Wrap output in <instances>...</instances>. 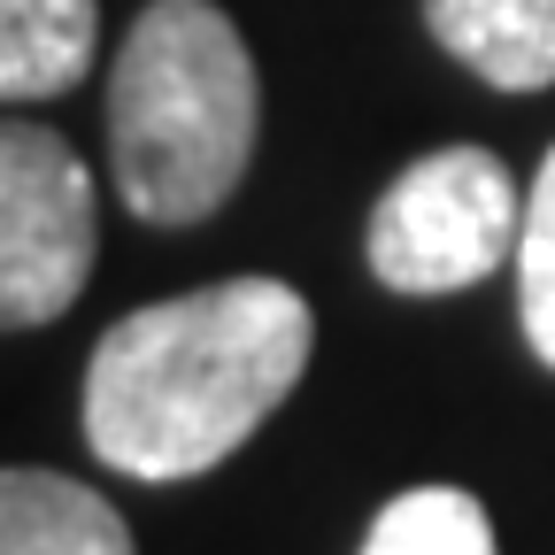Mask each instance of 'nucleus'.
<instances>
[{
	"label": "nucleus",
	"instance_id": "f03ea898",
	"mask_svg": "<svg viewBox=\"0 0 555 555\" xmlns=\"http://www.w3.org/2000/svg\"><path fill=\"white\" fill-rule=\"evenodd\" d=\"M262 86L217 0H147L108 69V170L131 217L201 224L240 193Z\"/></svg>",
	"mask_w": 555,
	"mask_h": 555
},
{
	"label": "nucleus",
	"instance_id": "1a4fd4ad",
	"mask_svg": "<svg viewBox=\"0 0 555 555\" xmlns=\"http://www.w3.org/2000/svg\"><path fill=\"white\" fill-rule=\"evenodd\" d=\"M517 324L532 339V356L555 371V147L532 170L525 193V232H517Z\"/></svg>",
	"mask_w": 555,
	"mask_h": 555
},
{
	"label": "nucleus",
	"instance_id": "423d86ee",
	"mask_svg": "<svg viewBox=\"0 0 555 555\" xmlns=\"http://www.w3.org/2000/svg\"><path fill=\"white\" fill-rule=\"evenodd\" d=\"M0 555H139L131 525L86 478L39 463L0 470Z\"/></svg>",
	"mask_w": 555,
	"mask_h": 555
},
{
	"label": "nucleus",
	"instance_id": "f257e3e1",
	"mask_svg": "<svg viewBox=\"0 0 555 555\" xmlns=\"http://www.w3.org/2000/svg\"><path fill=\"white\" fill-rule=\"evenodd\" d=\"M317 317L286 278H217L116 317L86 363V448L124 478H201L240 455L309 371Z\"/></svg>",
	"mask_w": 555,
	"mask_h": 555
},
{
	"label": "nucleus",
	"instance_id": "0eeeda50",
	"mask_svg": "<svg viewBox=\"0 0 555 555\" xmlns=\"http://www.w3.org/2000/svg\"><path fill=\"white\" fill-rule=\"evenodd\" d=\"M101 0H0V101H54L93 69Z\"/></svg>",
	"mask_w": 555,
	"mask_h": 555
},
{
	"label": "nucleus",
	"instance_id": "39448f33",
	"mask_svg": "<svg viewBox=\"0 0 555 555\" xmlns=\"http://www.w3.org/2000/svg\"><path fill=\"white\" fill-rule=\"evenodd\" d=\"M425 31L494 93L555 86V0H425Z\"/></svg>",
	"mask_w": 555,
	"mask_h": 555
},
{
	"label": "nucleus",
	"instance_id": "20e7f679",
	"mask_svg": "<svg viewBox=\"0 0 555 555\" xmlns=\"http://www.w3.org/2000/svg\"><path fill=\"white\" fill-rule=\"evenodd\" d=\"M101 262L93 170L54 124L0 116V332L69 317Z\"/></svg>",
	"mask_w": 555,
	"mask_h": 555
},
{
	"label": "nucleus",
	"instance_id": "6e6552de",
	"mask_svg": "<svg viewBox=\"0 0 555 555\" xmlns=\"http://www.w3.org/2000/svg\"><path fill=\"white\" fill-rule=\"evenodd\" d=\"M356 555H502L494 547V517L463 486H409L393 494Z\"/></svg>",
	"mask_w": 555,
	"mask_h": 555
},
{
	"label": "nucleus",
	"instance_id": "7ed1b4c3",
	"mask_svg": "<svg viewBox=\"0 0 555 555\" xmlns=\"http://www.w3.org/2000/svg\"><path fill=\"white\" fill-rule=\"evenodd\" d=\"M525 193L494 147H433L416 155L371 208L363 255L393 294H470L478 278L517 262Z\"/></svg>",
	"mask_w": 555,
	"mask_h": 555
}]
</instances>
